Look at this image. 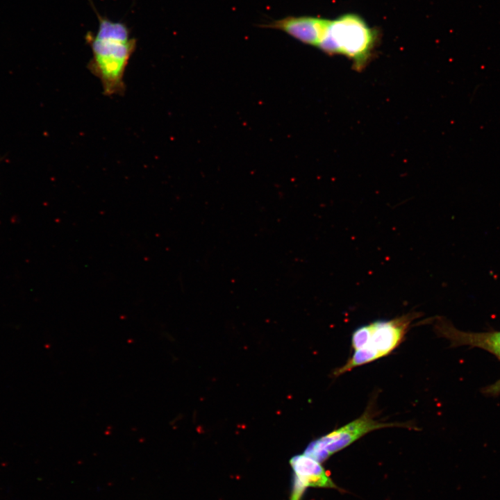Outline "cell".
<instances>
[{
    "label": "cell",
    "instance_id": "obj_1",
    "mask_svg": "<svg viewBox=\"0 0 500 500\" xmlns=\"http://www.w3.org/2000/svg\"><path fill=\"white\" fill-rule=\"evenodd\" d=\"M95 12L99 20L97 31L95 34L89 31L85 36L92 53L88 68L99 79L105 95H122L126 89L124 74L137 40L131 36L126 24Z\"/></svg>",
    "mask_w": 500,
    "mask_h": 500
},
{
    "label": "cell",
    "instance_id": "obj_2",
    "mask_svg": "<svg viewBox=\"0 0 500 500\" xmlns=\"http://www.w3.org/2000/svg\"><path fill=\"white\" fill-rule=\"evenodd\" d=\"M418 316L416 312H408L392 319L376 320L356 328L351 336L353 353L344 365L334 371L333 375L340 376L390 354L401 344Z\"/></svg>",
    "mask_w": 500,
    "mask_h": 500
},
{
    "label": "cell",
    "instance_id": "obj_4",
    "mask_svg": "<svg viewBox=\"0 0 500 500\" xmlns=\"http://www.w3.org/2000/svg\"><path fill=\"white\" fill-rule=\"evenodd\" d=\"M372 406H369L362 415L353 421L337 428L326 435L310 442L304 454L322 462L332 454L342 450L368 433L388 427L413 428L405 423H388L374 418Z\"/></svg>",
    "mask_w": 500,
    "mask_h": 500
},
{
    "label": "cell",
    "instance_id": "obj_8",
    "mask_svg": "<svg viewBox=\"0 0 500 500\" xmlns=\"http://www.w3.org/2000/svg\"><path fill=\"white\" fill-rule=\"evenodd\" d=\"M487 392L490 394H497L500 392V380L496 383L490 385L487 390Z\"/></svg>",
    "mask_w": 500,
    "mask_h": 500
},
{
    "label": "cell",
    "instance_id": "obj_7",
    "mask_svg": "<svg viewBox=\"0 0 500 500\" xmlns=\"http://www.w3.org/2000/svg\"><path fill=\"white\" fill-rule=\"evenodd\" d=\"M294 472V483L305 489L308 487L337 488L320 462L303 454L290 460Z\"/></svg>",
    "mask_w": 500,
    "mask_h": 500
},
{
    "label": "cell",
    "instance_id": "obj_6",
    "mask_svg": "<svg viewBox=\"0 0 500 500\" xmlns=\"http://www.w3.org/2000/svg\"><path fill=\"white\" fill-rule=\"evenodd\" d=\"M434 328L436 333L450 341L451 344L457 347L467 345L486 350L500 360V331L466 332L456 328L450 322L442 318H438Z\"/></svg>",
    "mask_w": 500,
    "mask_h": 500
},
{
    "label": "cell",
    "instance_id": "obj_5",
    "mask_svg": "<svg viewBox=\"0 0 500 500\" xmlns=\"http://www.w3.org/2000/svg\"><path fill=\"white\" fill-rule=\"evenodd\" d=\"M331 20L312 16H288L262 25L282 31L306 44L319 46L330 26Z\"/></svg>",
    "mask_w": 500,
    "mask_h": 500
},
{
    "label": "cell",
    "instance_id": "obj_3",
    "mask_svg": "<svg viewBox=\"0 0 500 500\" xmlns=\"http://www.w3.org/2000/svg\"><path fill=\"white\" fill-rule=\"evenodd\" d=\"M376 33L362 18L345 14L331 20L327 33L319 45L324 51L351 58L356 69L364 67L375 46Z\"/></svg>",
    "mask_w": 500,
    "mask_h": 500
}]
</instances>
